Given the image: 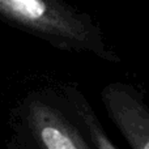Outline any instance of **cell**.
Masks as SVG:
<instances>
[{
  "mask_svg": "<svg viewBox=\"0 0 149 149\" xmlns=\"http://www.w3.org/2000/svg\"><path fill=\"white\" fill-rule=\"evenodd\" d=\"M28 123L41 149H92L56 109L42 101L30 102Z\"/></svg>",
  "mask_w": 149,
  "mask_h": 149,
  "instance_id": "cell-3",
  "label": "cell"
},
{
  "mask_svg": "<svg viewBox=\"0 0 149 149\" xmlns=\"http://www.w3.org/2000/svg\"><path fill=\"white\" fill-rule=\"evenodd\" d=\"M102 102L113 123L132 149H149V107L134 88L115 82L102 90Z\"/></svg>",
  "mask_w": 149,
  "mask_h": 149,
  "instance_id": "cell-2",
  "label": "cell"
},
{
  "mask_svg": "<svg viewBox=\"0 0 149 149\" xmlns=\"http://www.w3.org/2000/svg\"><path fill=\"white\" fill-rule=\"evenodd\" d=\"M73 103H74L77 114L82 119L88 132H89L90 139H92V143L95 147V149H118L114 145V143L109 139L107 135L105 134L103 128L97 122V118L92 113L89 105L84 101V98H81L79 94H74Z\"/></svg>",
  "mask_w": 149,
  "mask_h": 149,
  "instance_id": "cell-4",
  "label": "cell"
},
{
  "mask_svg": "<svg viewBox=\"0 0 149 149\" xmlns=\"http://www.w3.org/2000/svg\"><path fill=\"white\" fill-rule=\"evenodd\" d=\"M0 13L34 31L68 42H85L84 25L51 0H0Z\"/></svg>",
  "mask_w": 149,
  "mask_h": 149,
  "instance_id": "cell-1",
  "label": "cell"
}]
</instances>
